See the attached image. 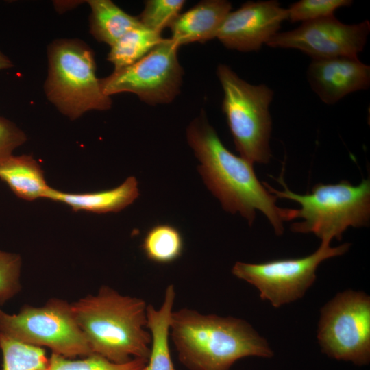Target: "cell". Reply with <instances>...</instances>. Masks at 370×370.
I'll list each match as a JSON object with an SVG mask.
<instances>
[{
	"label": "cell",
	"mask_w": 370,
	"mask_h": 370,
	"mask_svg": "<svg viewBox=\"0 0 370 370\" xmlns=\"http://www.w3.org/2000/svg\"><path fill=\"white\" fill-rule=\"evenodd\" d=\"M187 140L201 164L198 170L208 188L223 208L239 212L251 225L256 210L269 221L275 234H283V222L295 219V209L281 208L256 176L253 164L230 152L222 143L202 112L189 125Z\"/></svg>",
	"instance_id": "obj_1"
},
{
	"label": "cell",
	"mask_w": 370,
	"mask_h": 370,
	"mask_svg": "<svg viewBox=\"0 0 370 370\" xmlns=\"http://www.w3.org/2000/svg\"><path fill=\"white\" fill-rule=\"evenodd\" d=\"M170 334L179 360L189 370H230L238 359L273 355L249 323L232 317L182 308L172 312Z\"/></svg>",
	"instance_id": "obj_2"
},
{
	"label": "cell",
	"mask_w": 370,
	"mask_h": 370,
	"mask_svg": "<svg viewBox=\"0 0 370 370\" xmlns=\"http://www.w3.org/2000/svg\"><path fill=\"white\" fill-rule=\"evenodd\" d=\"M147 306L141 299L122 295L106 286L71 304L92 354L116 363L149 358L151 339L146 330Z\"/></svg>",
	"instance_id": "obj_3"
},
{
	"label": "cell",
	"mask_w": 370,
	"mask_h": 370,
	"mask_svg": "<svg viewBox=\"0 0 370 370\" xmlns=\"http://www.w3.org/2000/svg\"><path fill=\"white\" fill-rule=\"evenodd\" d=\"M283 190H278L267 182L262 184L277 198L299 203L296 218L302 221L293 223L290 229L297 233H313L321 243L330 244L333 238L341 241L349 227L367 226L370 219V180H363L358 186L346 180L335 184H317L311 193L299 195L290 190L283 175L276 179Z\"/></svg>",
	"instance_id": "obj_4"
},
{
	"label": "cell",
	"mask_w": 370,
	"mask_h": 370,
	"mask_svg": "<svg viewBox=\"0 0 370 370\" xmlns=\"http://www.w3.org/2000/svg\"><path fill=\"white\" fill-rule=\"evenodd\" d=\"M217 75L223 92V112L236 150L251 164L269 163L273 90L264 84L248 83L225 64L218 65Z\"/></svg>",
	"instance_id": "obj_5"
},
{
	"label": "cell",
	"mask_w": 370,
	"mask_h": 370,
	"mask_svg": "<svg viewBox=\"0 0 370 370\" xmlns=\"http://www.w3.org/2000/svg\"><path fill=\"white\" fill-rule=\"evenodd\" d=\"M48 58L46 95L63 114L74 120L89 110L111 107L110 97L103 93L96 76L93 52L85 43L69 39L54 41Z\"/></svg>",
	"instance_id": "obj_6"
},
{
	"label": "cell",
	"mask_w": 370,
	"mask_h": 370,
	"mask_svg": "<svg viewBox=\"0 0 370 370\" xmlns=\"http://www.w3.org/2000/svg\"><path fill=\"white\" fill-rule=\"evenodd\" d=\"M0 332L26 344L47 347L67 358L92 354L71 304L62 299H51L40 307L25 305L14 314L0 308Z\"/></svg>",
	"instance_id": "obj_7"
},
{
	"label": "cell",
	"mask_w": 370,
	"mask_h": 370,
	"mask_svg": "<svg viewBox=\"0 0 370 370\" xmlns=\"http://www.w3.org/2000/svg\"><path fill=\"white\" fill-rule=\"evenodd\" d=\"M317 339L322 352L358 365L370 360V297L347 290L321 309Z\"/></svg>",
	"instance_id": "obj_8"
},
{
	"label": "cell",
	"mask_w": 370,
	"mask_h": 370,
	"mask_svg": "<svg viewBox=\"0 0 370 370\" xmlns=\"http://www.w3.org/2000/svg\"><path fill=\"white\" fill-rule=\"evenodd\" d=\"M179 46L164 38L145 56L100 79L103 93L136 94L149 105L169 103L180 93L184 71L177 58Z\"/></svg>",
	"instance_id": "obj_9"
},
{
	"label": "cell",
	"mask_w": 370,
	"mask_h": 370,
	"mask_svg": "<svg viewBox=\"0 0 370 370\" xmlns=\"http://www.w3.org/2000/svg\"><path fill=\"white\" fill-rule=\"evenodd\" d=\"M350 244L336 247L321 243L310 256L295 259L275 260L263 263L237 262L232 273L236 278L254 285L262 300L278 308L301 298L316 280V270L325 259L341 256Z\"/></svg>",
	"instance_id": "obj_10"
},
{
	"label": "cell",
	"mask_w": 370,
	"mask_h": 370,
	"mask_svg": "<svg viewBox=\"0 0 370 370\" xmlns=\"http://www.w3.org/2000/svg\"><path fill=\"white\" fill-rule=\"evenodd\" d=\"M369 32L368 20L346 24L332 16L302 23L289 31L279 32L266 45L298 49L312 59L358 57L365 48Z\"/></svg>",
	"instance_id": "obj_11"
},
{
	"label": "cell",
	"mask_w": 370,
	"mask_h": 370,
	"mask_svg": "<svg viewBox=\"0 0 370 370\" xmlns=\"http://www.w3.org/2000/svg\"><path fill=\"white\" fill-rule=\"evenodd\" d=\"M286 20L287 9L278 1H247L227 14L216 38L230 49L258 51L280 32Z\"/></svg>",
	"instance_id": "obj_12"
},
{
	"label": "cell",
	"mask_w": 370,
	"mask_h": 370,
	"mask_svg": "<svg viewBox=\"0 0 370 370\" xmlns=\"http://www.w3.org/2000/svg\"><path fill=\"white\" fill-rule=\"evenodd\" d=\"M312 90L325 103H337L347 95L370 86V66L358 57L312 59L306 72Z\"/></svg>",
	"instance_id": "obj_13"
},
{
	"label": "cell",
	"mask_w": 370,
	"mask_h": 370,
	"mask_svg": "<svg viewBox=\"0 0 370 370\" xmlns=\"http://www.w3.org/2000/svg\"><path fill=\"white\" fill-rule=\"evenodd\" d=\"M231 9V3L226 0L201 1L177 16L169 26L170 38L179 47L213 39Z\"/></svg>",
	"instance_id": "obj_14"
},
{
	"label": "cell",
	"mask_w": 370,
	"mask_h": 370,
	"mask_svg": "<svg viewBox=\"0 0 370 370\" xmlns=\"http://www.w3.org/2000/svg\"><path fill=\"white\" fill-rule=\"evenodd\" d=\"M136 177H127L120 186L106 190L85 193H71L50 188L46 199L69 206L73 211L103 214L118 212L138 196Z\"/></svg>",
	"instance_id": "obj_15"
},
{
	"label": "cell",
	"mask_w": 370,
	"mask_h": 370,
	"mask_svg": "<svg viewBox=\"0 0 370 370\" xmlns=\"http://www.w3.org/2000/svg\"><path fill=\"white\" fill-rule=\"evenodd\" d=\"M0 179L19 198L32 201L45 198L50 189L44 172L31 156H11L0 164Z\"/></svg>",
	"instance_id": "obj_16"
},
{
	"label": "cell",
	"mask_w": 370,
	"mask_h": 370,
	"mask_svg": "<svg viewBox=\"0 0 370 370\" xmlns=\"http://www.w3.org/2000/svg\"><path fill=\"white\" fill-rule=\"evenodd\" d=\"M175 298V288L171 284L166 288L163 303L158 310L152 305L147 306V328L149 330L151 341L146 370H176L169 345Z\"/></svg>",
	"instance_id": "obj_17"
},
{
	"label": "cell",
	"mask_w": 370,
	"mask_h": 370,
	"mask_svg": "<svg viewBox=\"0 0 370 370\" xmlns=\"http://www.w3.org/2000/svg\"><path fill=\"white\" fill-rule=\"evenodd\" d=\"M90 31L99 42L112 46L125 33L141 25L110 0H90Z\"/></svg>",
	"instance_id": "obj_18"
},
{
	"label": "cell",
	"mask_w": 370,
	"mask_h": 370,
	"mask_svg": "<svg viewBox=\"0 0 370 370\" xmlns=\"http://www.w3.org/2000/svg\"><path fill=\"white\" fill-rule=\"evenodd\" d=\"M164 38L161 34L140 25L122 36L112 46L108 60L118 70L145 56Z\"/></svg>",
	"instance_id": "obj_19"
},
{
	"label": "cell",
	"mask_w": 370,
	"mask_h": 370,
	"mask_svg": "<svg viewBox=\"0 0 370 370\" xmlns=\"http://www.w3.org/2000/svg\"><path fill=\"white\" fill-rule=\"evenodd\" d=\"M142 249L146 257L158 264H169L177 260L184 250L181 232L169 224H158L148 230Z\"/></svg>",
	"instance_id": "obj_20"
},
{
	"label": "cell",
	"mask_w": 370,
	"mask_h": 370,
	"mask_svg": "<svg viewBox=\"0 0 370 370\" xmlns=\"http://www.w3.org/2000/svg\"><path fill=\"white\" fill-rule=\"evenodd\" d=\"M3 370H47L49 358L42 347L18 341L0 332Z\"/></svg>",
	"instance_id": "obj_21"
},
{
	"label": "cell",
	"mask_w": 370,
	"mask_h": 370,
	"mask_svg": "<svg viewBox=\"0 0 370 370\" xmlns=\"http://www.w3.org/2000/svg\"><path fill=\"white\" fill-rule=\"evenodd\" d=\"M147 360L135 358L123 363H116L97 354L72 360L52 353L47 370H146Z\"/></svg>",
	"instance_id": "obj_22"
},
{
	"label": "cell",
	"mask_w": 370,
	"mask_h": 370,
	"mask_svg": "<svg viewBox=\"0 0 370 370\" xmlns=\"http://www.w3.org/2000/svg\"><path fill=\"white\" fill-rule=\"evenodd\" d=\"M184 3V0H148L138 18L143 26L161 34L177 17Z\"/></svg>",
	"instance_id": "obj_23"
},
{
	"label": "cell",
	"mask_w": 370,
	"mask_h": 370,
	"mask_svg": "<svg viewBox=\"0 0 370 370\" xmlns=\"http://www.w3.org/2000/svg\"><path fill=\"white\" fill-rule=\"evenodd\" d=\"M352 3V0H300L286 8L288 20L304 23L334 16L336 10Z\"/></svg>",
	"instance_id": "obj_24"
},
{
	"label": "cell",
	"mask_w": 370,
	"mask_h": 370,
	"mask_svg": "<svg viewBox=\"0 0 370 370\" xmlns=\"http://www.w3.org/2000/svg\"><path fill=\"white\" fill-rule=\"evenodd\" d=\"M21 269L19 255L0 251V306L20 291Z\"/></svg>",
	"instance_id": "obj_25"
},
{
	"label": "cell",
	"mask_w": 370,
	"mask_h": 370,
	"mask_svg": "<svg viewBox=\"0 0 370 370\" xmlns=\"http://www.w3.org/2000/svg\"><path fill=\"white\" fill-rule=\"evenodd\" d=\"M27 140L25 133L9 120L0 116V164Z\"/></svg>",
	"instance_id": "obj_26"
},
{
	"label": "cell",
	"mask_w": 370,
	"mask_h": 370,
	"mask_svg": "<svg viewBox=\"0 0 370 370\" xmlns=\"http://www.w3.org/2000/svg\"><path fill=\"white\" fill-rule=\"evenodd\" d=\"M12 66V62L0 51V70L10 69Z\"/></svg>",
	"instance_id": "obj_27"
}]
</instances>
